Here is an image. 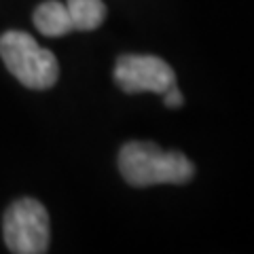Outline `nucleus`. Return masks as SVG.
<instances>
[{
    "instance_id": "1",
    "label": "nucleus",
    "mask_w": 254,
    "mask_h": 254,
    "mask_svg": "<svg viewBox=\"0 0 254 254\" xmlns=\"http://www.w3.org/2000/svg\"><path fill=\"white\" fill-rule=\"evenodd\" d=\"M119 170L131 187L185 185L195 168L176 150H161L153 142H127L119 153Z\"/></svg>"
},
{
    "instance_id": "2",
    "label": "nucleus",
    "mask_w": 254,
    "mask_h": 254,
    "mask_svg": "<svg viewBox=\"0 0 254 254\" xmlns=\"http://www.w3.org/2000/svg\"><path fill=\"white\" fill-rule=\"evenodd\" d=\"M0 58L9 72L28 89H49L58 83V58L38 45L28 32H4L0 36Z\"/></svg>"
},
{
    "instance_id": "3",
    "label": "nucleus",
    "mask_w": 254,
    "mask_h": 254,
    "mask_svg": "<svg viewBox=\"0 0 254 254\" xmlns=\"http://www.w3.org/2000/svg\"><path fill=\"white\" fill-rule=\"evenodd\" d=\"M4 244L13 254H43L49 248V214L38 199L23 197L9 205L2 220Z\"/></svg>"
},
{
    "instance_id": "4",
    "label": "nucleus",
    "mask_w": 254,
    "mask_h": 254,
    "mask_svg": "<svg viewBox=\"0 0 254 254\" xmlns=\"http://www.w3.org/2000/svg\"><path fill=\"white\" fill-rule=\"evenodd\" d=\"M115 81L125 93H165L176 85V74L168 62L155 55H121L115 66Z\"/></svg>"
},
{
    "instance_id": "5",
    "label": "nucleus",
    "mask_w": 254,
    "mask_h": 254,
    "mask_svg": "<svg viewBox=\"0 0 254 254\" xmlns=\"http://www.w3.org/2000/svg\"><path fill=\"white\" fill-rule=\"evenodd\" d=\"M34 26L45 36H64L74 30L66 4L58 2V0H47V2L36 6Z\"/></svg>"
},
{
    "instance_id": "6",
    "label": "nucleus",
    "mask_w": 254,
    "mask_h": 254,
    "mask_svg": "<svg viewBox=\"0 0 254 254\" xmlns=\"http://www.w3.org/2000/svg\"><path fill=\"white\" fill-rule=\"evenodd\" d=\"M66 9L72 19V28L81 32L100 28L106 19V6L102 0H68Z\"/></svg>"
},
{
    "instance_id": "7",
    "label": "nucleus",
    "mask_w": 254,
    "mask_h": 254,
    "mask_svg": "<svg viewBox=\"0 0 254 254\" xmlns=\"http://www.w3.org/2000/svg\"><path fill=\"white\" fill-rule=\"evenodd\" d=\"M163 100H165V106H170V108H178V106H182V102H185L180 89H176V85L170 87V89L163 93Z\"/></svg>"
}]
</instances>
